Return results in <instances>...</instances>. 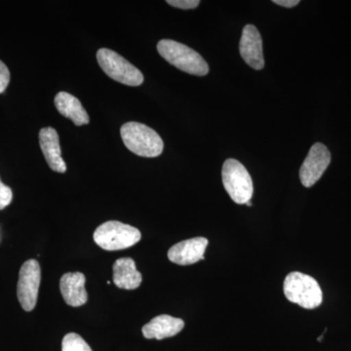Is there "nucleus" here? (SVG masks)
<instances>
[{
  "mask_svg": "<svg viewBox=\"0 0 351 351\" xmlns=\"http://www.w3.org/2000/svg\"><path fill=\"white\" fill-rule=\"evenodd\" d=\"M40 279V265L38 261H27L21 267L17 295L21 306L25 311H34L36 306Z\"/></svg>",
  "mask_w": 351,
  "mask_h": 351,
  "instance_id": "7",
  "label": "nucleus"
},
{
  "mask_svg": "<svg viewBox=\"0 0 351 351\" xmlns=\"http://www.w3.org/2000/svg\"><path fill=\"white\" fill-rule=\"evenodd\" d=\"M142 279L133 258H119L113 265V283L117 287L134 290L140 287Z\"/></svg>",
  "mask_w": 351,
  "mask_h": 351,
  "instance_id": "14",
  "label": "nucleus"
},
{
  "mask_svg": "<svg viewBox=\"0 0 351 351\" xmlns=\"http://www.w3.org/2000/svg\"><path fill=\"white\" fill-rule=\"evenodd\" d=\"M157 51L168 63L189 75L204 76L209 73V66L199 53L184 44L162 39L157 44Z\"/></svg>",
  "mask_w": 351,
  "mask_h": 351,
  "instance_id": "2",
  "label": "nucleus"
},
{
  "mask_svg": "<svg viewBox=\"0 0 351 351\" xmlns=\"http://www.w3.org/2000/svg\"><path fill=\"white\" fill-rule=\"evenodd\" d=\"M239 49L240 55L245 63L258 71L263 69L265 59H263L262 36L255 25H247L244 27Z\"/></svg>",
  "mask_w": 351,
  "mask_h": 351,
  "instance_id": "9",
  "label": "nucleus"
},
{
  "mask_svg": "<svg viewBox=\"0 0 351 351\" xmlns=\"http://www.w3.org/2000/svg\"><path fill=\"white\" fill-rule=\"evenodd\" d=\"M207 246L208 239L204 237L184 240L171 247L168 252V258L176 265H193L201 260H204Z\"/></svg>",
  "mask_w": 351,
  "mask_h": 351,
  "instance_id": "10",
  "label": "nucleus"
},
{
  "mask_svg": "<svg viewBox=\"0 0 351 351\" xmlns=\"http://www.w3.org/2000/svg\"><path fill=\"white\" fill-rule=\"evenodd\" d=\"M142 239L140 230L117 221H106L94 232V240L104 250H123Z\"/></svg>",
  "mask_w": 351,
  "mask_h": 351,
  "instance_id": "4",
  "label": "nucleus"
},
{
  "mask_svg": "<svg viewBox=\"0 0 351 351\" xmlns=\"http://www.w3.org/2000/svg\"><path fill=\"white\" fill-rule=\"evenodd\" d=\"M62 351H93L89 345L75 332L66 335L62 343Z\"/></svg>",
  "mask_w": 351,
  "mask_h": 351,
  "instance_id": "16",
  "label": "nucleus"
},
{
  "mask_svg": "<svg viewBox=\"0 0 351 351\" xmlns=\"http://www.w3.org/2000/svg\"><path fill=\"white\" fill-rule=\"evenodd\" d=\"M97 61L104 73L115 82L128 86H140L144 82L143 73L114 51L101 48L97 52Z\"/></svg>",
  "mask_w": 351,
  "mask_h": 351,
  "instance_id": "5",
  "label": "nucleus"
},
{
  "mask_svg": "<svg viewBox=\"0 0 351 351\" xmlns=\"http://www.w3.org/2000/svg\"><path fill=\"white\" fill-rule=\"evenodd\" d=\"M167 3L171 6L188 10V9L196 8L199 5L200 1L199 0H168Z\"/></svg>",
  "mask_w": 351,
  "mask_h": 351,
  "instance_id": "18",
  "label": "nucleus"
},
{
  "mask_svg": "<svg viewBox=\"0 0 351 351\" xmlns=\"http://www.w3.org/2000/svg\"><path fill=\"white\" fill-rule=\"evenodd\" d=\"M10 82V71L3 62L0 61V94L5 91Z\"/></svg>",
  "mask_w": 351,
  "mask_h": 351,
  "instance_id": "19",
  "label": "nucleus"
},
{
  "mask_svg": "<svg viewBox=\"0 0 351 351\" xmlns=\"http://www.w3.org/2000/svg\"><path fill=\"white\" fill-rule=\"evenodd\" d=\"M284 295L289 302L297 304L306 309H314L323 301L322 290L313 277L302 274L291 272L284 281Z\"/></svg>",
  "mask_w": 351,
  "mask_h": 351,
  "instance_id": "3",
  "label": "nucleus"
},
{
  "mask_svg": "<svg viewBox=\"0 0 351 351\" xmlns=\"http://www.w3.org/2000/svg\"><path fill=\"white\" fill-rule=\"evenodd\" d=\"M85 282L86 278L82 272H69L62 276L60 289L64 302L69 306L77 307L86 304L88 295Z\"/></svg>",
  "mask_w": 351,
  "mask_h": 351,
  "instance_id": "12",
  "label": "nucleus"
},
{
  "mask_svg": "<svg viewBox=\"0 0 351 351\" xmlns=\"http://www.w3.org/2000/svg\"><path fill=\"white\" fill-rule=\"evenodd\" d=\"M13 193L12 189L5 186L0 180V210L8 206L12 201Z\"/></svg>",
  "mask_w": 351,
  "mask_h": 351,
  "instance_id": "17",
  "label": "nucleus"
},
{
  "mask_svg": "<svg viewBox=\"0 0 351 351\" xmlns=\"http://www.w3.org/2000/svg\"><path fill=\"white\" fill-rule=\"evenodd\" d=\"M55 106L63 117L71 119L76 126L89 123V115L77 98L66 92H60L55 97Z\"/></svg>",
  "mask_w": 351,
  "mask_h": 351,
  "instance_id": "15",
  "label": "nucleus"
},
{
  "mask_svg": "<svg viewBox=\"0 0 351 351\" xmlns=\"http://www.w3.org/2000/svg\"><path fill=\"white\" fill-rule=\"evenodd\" d=\"M221 178L226 193L233 202L246 204L253 196V181L246 168L237 159H228L221 170Z\"/></svg>",
  "mask_w": 351,
  "mask_h": 351,
  "instance_id": "6",
  "label": "nucleus"
},
{
  "mask_svg": "<svg viewBox=\"0 0 351 351\" xmlns=\"http://www.w3.org/2000/svg\"><path fill=\"white\" fill-rule=\"evenodd\" d=\"M120 134L127 149L138 156L152 158L162 154V138L151 127L138 122H127L120 129Z\"/></svg>",
  "mask_w": 351,
  "mask_h": 351,
  "instance_id": "1",
  "label": "nucleus"
},
{
  "mask_svg": "<svg viewBox=\"0 0 351 351\" xmlns=\"http://www.w3.org/2000/svg\"><path fill=\"white\" fill-rule=\"evenodd\" d=\"M184 327V320L162 314L145 324L142 332L145 339H163L176 336Z\"/></svg>",
  "mask_w": 351,
  "mask_h": 351,
  "instance_id": "13",
  "label": "nucleus"
},
{
  "mask_svg": "<svg viewBox=\"0 0 351 351\" xmlns=\"http://www.w3.org/2000/svg\"><path fill=\"white\" fill-rule=\"evenodd\" d=\"M247 206H252V202L251 201H249V202L246 203Z\"/></svg>",
  "mask_w": 351,
  "mask_h": 351,
  "instance_id": "21",
  "label": "nucleus"
},
{
  "mask_svg": "<svg viewBox=\"0 0 351 351\" xmlns=\"http://www.w3.org/2000/svg\"><path fill=\"white\" fill-rule=\"evenodd\" d=\"M39 144L46 162L55 172L64 173L66 165L62 157L60 138L57 131L52 127H46L39 132Z\"/></svg>",
  "mask_w": 351,
  "mask_h": 351,
  "instance_id": "11",
  "label": "nucleus"
},
{
  "mask_svg": "<svg viewBox=\"0 0 351 351\" xmlns=\"http://www.w3.org/2000/svg\"><path fill=\"white\" fill-rule=\"evenodd\" d=\"M274 3L277 5L286 7V8H292L300 3L299 0H274Z\"/></svg>",
  "mask_w": 351,
  "mask_h": 351,
  "instance_id": "20",
  "label": "nucleus"
},
{
  "mask_svg": "<svg viewBox=\"0 0 351 351\" xmlns=\"http://www.w3.org/2000/svg\"><path fill=\"white\" fill-rule=\"evenodd\" d=\"M330 163L331 154L326 145L321 143L314 144L300 169V179L302 186L306 188L314 186L324 174Z\"/></svg>",
  "mask_w": 351,
  "mask_h": 351,
  "instance_id": "8",
  "label": "nucleus"
}]
</instances>
